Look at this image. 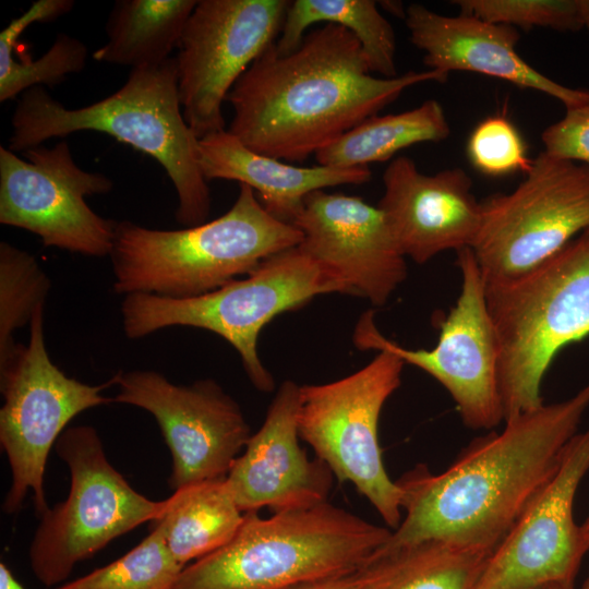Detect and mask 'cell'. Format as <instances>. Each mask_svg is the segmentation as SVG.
Returning <instances> with one entry per match:
<instances>
[{
	"mask_svg": "<svg viewBox=\"0 0 589 589\" xmlns=\"http://www.w3.org/2000/svg\"><path fill=\"white\" fill-rule=\"evenodd\" d=\"M11 124L14 153L79 131L106 133L163 166L177 192L178 223L192 227L208 217L209 189L199 165V139L183 117L175 57L132 69L118 91L81 108L64 107L44 86L32 87L21 94Z\"/></svg>",
	"mask_w": 589,
	"mask_h": 589,
	"instance_id": "3957f363",
	"label": "cell"
},
{
	"mask_svg": "<svg viewBox=\"0 0 589 589\" xmlns=\"http://www.w3.org/2000/svg\"><path fill=\"white\" fill-rule=\"evenodd\" d=\"M290 1L197 0L176 58L184 120L195 136L225 131L223 104L281 31Z\"/></svg>",
	"mask_w": 589,
	"mask_h": 589,
	"instance_id": "4fadbf2b",
	"label": "cell"
},
{
	"mask_svg": "<svg viewBox=\"0 0 589 589\" xmlns=\"http://www.w3.org/2000/svg\"><path fill=\"white\" fill-rule=\"evenodd\" d=\"M410 41L423 51L430 70L470 71L534 89L560 100L565 108L589 101V91L564 86L526 62L517 52L520 35L513 26L472 15H443L419 3L406 9Z\"/></svg>",
	"mask_w": 589,
	"mask_h": 589,
	"instance_id": "ffe728a7",
	"label": "cell"
},
{
	"mask_svg": "<svg viewBox=\"0 0 589 589\" xmlns=\"http://www.w3.org/2000/svg\"><path fill=\"white\" fill-rule=\"evenodd\" d=\"M472 245L484 281L516 277L589 228V165L541 152L510 193L481 201Z\"/></svg>",
	"mask_w": 589,
	"mask_h": 589,
	"instance_id": "8fae6325",
	"label": "cell"
},
{
	"mask_svg": "<svg viewBox=\"0 0 589 589\" xmlns=\"http://www.w3.org/2000/svg\"><path fill=\"white\" fill-rule=\"evenodd\" d=\"M456 265L461 276L460 292L441 323L434 348L408 349L386 338L371 310L359 318L353 344L361 350L392 352L405 364L426 372L449 393L467 428L489 430L504 421L497 339L486 305L485 283L471 248L457 252Z\"/></svg>",
	"mask_w": 589,
	"mask_h": 589,
	"instance_id": "7c38bea8",
	"label": "cell"
},
{
	"mask_svg": "<svg viewBox=\"0 0 589 589\" xmlns=\"http://www.w3.org/2000/svg\"><path fill=\"white\" fill-rule=\"evenodd\" d=\"M27 345H17L0 363V443L11 468V485L2 504L17 513L28 491L40 517L49 509L44 473L51 447L67 424L80 412L112 401L101 392L115 384L112 377L89 385L67 376L50 359L44 339V306L31 320Z\"/></svg>",
	"mask_w": 589,
	"mask_h": 589,
	"instance_id": "30bf717a",
	"label": "cell"
},
{
	"mask_svg": "<svg viewBox=\"0 0 589 589\" xmlns=\"http://www.w3.org/2000/svg\"><path fill=\"white\" fill-rule=\"evenodd\" d=\"M197 0H117L106 23L107 41L94 60L132 69L171 58Z\"/></svg>",
	"mask_w": 589,
	"mask_h": 589,
	"instance_id": "603a6c76",
	"label": "cell"
},
{
	"mask_svg": "<svg viewBox=\"0 0 589 589\" xmlns=\"http://www.w3.org/2000/svg\"><path fill=\"white\" fill-rule=\"evenodd\" d=\"M55 446L69 466L70 492L41 516L28 553L35 577L47 587L64 581L79 562L113 539L159 518L166 507V500L140 494L112 467L93 426L68 428Z\"/></svg>",
	"mask_w": 589,
	"mask_h": 589,
	"instance_id": "ba28073f",
	"label": "cell"
},
{
	"mask_svg": "<svg viewBox=\"0 0 589 589\" xmlns=\"http://www.w3.org/2000/svg\"><path fill=\"white\" fill-rule=\"evenodd\" d=\"M484 283L505 422L544 404L555 356L589 335V228L528 272Z\"/></svg>",
	"mask_w": 589,
	"mask_h": 589,
	"instance_id": "8992f818",
	"label": "cell"
},
{
	"mask_svg": "<svg viewBox=\"0 0 589 589\" xmlns=\"http://www.w3.org/2000/svg\"><path fill=\"white\" fill-rule=\"evenodd\" d=\"M588 407L589 383L474 438L443 472L418 465L404 473L396 482L405 515L373 555L424 541L492 552L557 471Z\"/></svg>",
	"mask_w": 589,
	"mask_h": 589,
	"instance_id": "6da1fadb",
	"label": "cell"
},
{
	"mask_svg": "<svg viewBox=\"0 0 589 589\" xmlns=\"http://www.w3.org/2000/svg\"><path fill=\"white\" fill-rule=\"evenodd\" d=\"M577 3L581 27L589 31V0H577Z\"/></svg>",
	"mask_w": 589,
	"mask_h": 589,
	"instance_id": "e575fe53",
	"label": "cell"
},
{
	"mask_svg": "<svg viewBox=\"0 0 589 589\" xmlns=\"http://www.w3.org/2000/svg\"><path fill=\"white\" fill-rule=\"evenodd\" d=\"M390 533L329 502L267 518L248 512L233 538L185 566L172 589H284L352 574Z\"/></svg>",
	"mask_w": 589,
	"mask_h": 589,
	"instance_id": "5b68a950",
	"label": "cell"
},
{
	"mask_svg": "<svg viewBox=\"0 0 589 589\" xmlns=\"http://www.w3.org/2000/svg\"><path fill=\"white\" fill-rule=\"evenodd\" d=\"M50 281L35 257L10 243H0V363L16 350L15 330L31 323L44 306Z\"/></svg>",
	"mask_w": 589,
	"mask_h": 589,
	"instance_id": "4316f807",
	"label": "cell"
},
{
	"mask_svg": "<svg viewBox=\"0 0 589 589\" xmlns=\"http://www.w3.org/2000/svg\"><path fill=\"white\" fill-rule=\"evenodd\" d=\"M113 401L140 407L156 419L170 449L169 485L175 491L226 478L251 437L238 402L215 381L176 385L155 371L115 376Z\"/></svg>",
	"mask_w": 589,
	"mask_h": 589,
	"instance_id": "9a60e30c",
	"label": "cell"
},
{
	"mask_svg": "<svg viewBox=\"0 0 589 589\" xmlns=\"http://www.w3.org/2000/svg\"><path fill=\"white\" fill-rule=\"evenodd\" d=\"M299 400L300 385L284 381L226 477L243 513L268 508L278 514L328 502L334 474L321 459L310 460L299 444Z\"/></svg>",
	"mask_w": 589,
	"mask_h": 589,
	"instance_id": "ac0fdd59",
	"label": "cell"
},
{
	"mask_svg": "<svg viewBox=\"0 0 589 589\" xmlns=\"http://www.w3.org/2000/svg\"><path fill=\"white\" fill-rule=\"evenodd\" d=\"M459 13L524 29L581 31L577 0H455Z\"/></svg>",
	"mask_w": 589,
	"mask_h": 589,
	"instance_id": "f546056e",
	"label": "cell"
},
{
	"mask_svg": "<svg viewBox=\"0 0 589 589\" xmlns=\"http://www.w3.org/2000/svg\"><path fill=\"white\" fill-rule=\"evenodd\" d=\"M548 589H577L575 587V584H560V585H554Z\"/></svg>",
	"mask_w": 589,
	"mask_h": 589,
	"instance_id": "74e56055",
	"label": "cell"
},
{
	"mask_svg": "<svg viewBox=\"0 0 589 589\" xmlns=\"http://www.w3.org/2000/svg\"><path fill=\"white\" fill-rule=\"evenodd\" d=\"M13 50L0 48V101H8L25 91L62 83L69 74L80 73L86 65L87 47L80 39L59 34L49 50L37 60L22 62Z\"/></svg>",
	"mask_w": 589,
	"mask_h": 589,
	"instance_id": "f1b7e54d",
	"label": "cell"
},
{
	"mask_svg": "<svg viewBox=\"0 0 589 589\" xmlns=\"http://www.w3.org/2000/svg\"><path fill=\"white\" fill-rule=\"evenodd\" d=\"M467 153L473 167L491 177L516 171L525 175L532 164L516 127L500 116L488 117L474 128L468 140Z\"/></svg>",
	"mask_w": 589,
	"mask_h": 589,
	"instance_id": "4dcf8cb0",
	"label": "cell"
},
{
	"mask_svg": "<svg viewBox=\"0 0 589 589\" xmlns=\"http://www.w3.org/2000/svg\"><path fill=\"white\" fill-rule=\"evenodd\" d=\"M326 293L346 294L339 280L297 245L268 257L245 278L201 296L127 294L121 304L122 325L130 339L169 326L213 332L238 351L255 388L272 392L274 378L257 352L261 330L275 316Z\"/></svg>",
	"mask_w": 589,
	"mask_h": 589,
	"instance_id": "52a82bcc",
	"label": "cell"
},
{
	"mask_svg": "<svg viewBox=\"0 0 589 589\" xmlns=\"http://www.w3.org/2000/svg\"><path fill=\"white\" fill-rule=\"evenodd\" d=\"M298 248L342 285L346 294L385 304L407 277L384 213L359 196L318 190L305 196L293 223Z\"/></svg>",
	"mask_w": 589,
	"mask_h": 589,
	"instance_id": "e0dca14e",
	"label": "cell"
},
{
	"mask_svg": "<svg viewBox=\"0 0 589 589\" xmlns=\"http://www.w3.org/2000/svg\"><path fill=\"white\" fill-rule=\"evenodd\" d=\"M0 589H25L5 563H0Z\"/></svg>",
	"mask_w": 589,
	"mask_h": 589,
	"instance_id": "836d02e7",
	"label": "cell"
},
{
	"mask_svg": "<svg viewBox=\"0 0 589 589\" xmlns=\"http://www.w3.org/2000/svg\"><path fill=\"white\" fill-rule=\"evenodd\" d=\"M578 589H589V573H588L585 581L582 582V585Z\"/></svg>",
	"mask_w": 589,
	"mask_h": 589,
	"instance_id": "f35d334b",
	"label": "cell"
},
{
	"mask_svg": "<svg viewBox=\"0 0 589 589\" xmlns=\"http://www.w3.org/2000/svg\"><path fill=\"white\" fill-rule=\"evenodd\" d=\"M243 517L223 478L176 490L152 527L161 531L168 549L185 567L228 543Z\"/></svg>",
	"mask_w": 589,
	"mask_h": 589,
	"instance_id": "7402d4cb",
	"label": "cell"
},
{
	"mask_svg": "<svg viewBox=\"0 0 589 589\" xmlns=\"http://www.w3.org/2000/svg\"><path fill=\"white\" fill-rule=\"evenodd\" d=\"M284 589H362L359 573L306 581Z\"/></svg>",
	"mask_w": 589,
	"mask_h": 589,
	"instance_id": "d6a6232c",
	"label": "cell"
},
{
	"mask_svg": "<svg viewBox=\"0 0 589 589\" xmlns=\"http://www.w3.org/2000/svg\"><path fill=\"white\" fill-rule=\"evenodd\" d=\"M197 159L206 181L224 179L247 184L259 193L268 214L291 225L310 193L363 184L372 177L369 167L292 166L249 149L228 130L200 139Z\"/></svg>",
	"mask_w": 589,
	"mask_h": 589,
	"instance_id": "44dd1931",
	"label": "cell"
},
{
	"mask_svg": "<svg viewBox=\"0 0 589 589\" xmlns=\"http://www.w3.org/2000/svg\"><path fill=\"white\" fill-rule=\"evenodd\" d=\"M405 362L388 351L340 380L300 386L299 436L340 482H350L390 530L402 519V492L386 472L378 421L400 386Z\"/></svg>",
	"mask_w": 589,
	"mask_h": 589,
	"instance_id": "9c48e42d",
	"label": "cell"
},
{
	"mask_svg": "<svg viewBox=\"0 0 589 589\" xmlns=\"http://www.w3.org/2000/svg\"><path fill=\"white\" fill-rule=\"evenodd\" d=\"M302 232L264 208L253 189L240 184L228 212L178 230L116 223L110 253L119 294L191 298L249 275L268 257L297 247Z\"/></svg>",
	"mask_w": 589,
	"mask_h": 589,
	"instance_id": "277c9868",
	"label": "cell"
},
{
	"mask_svg": "<svg viewBox=\"0 0 589 589\" xmlns=\"http://www.w3.org/2000/svg\"><path fill=\"white\" fill-rule=\"evenodd\" d=\"M447 77L430 69L375 76L357 37L326 23L293 51L279 53L274 43L252 62L227 96L235 112L228 131L255 153L299 163L376 116L406 88Z\"/></svg>",
	"mask_w": 589,
	"mask_h": 589,
	"instance_id": "7a4b0ae2",
	"label": "cell"
},
{
	"mask_svg": "<svg viewBox=\"0 0 589 589\" xmlns=\"http://www.w3.org/2000/svg\"><path fill=\"white\" fill-rule=\"evenodd\" d=\"M384 213L407 257L424 264L441 252L472 248L481 225V202L461 168L423 175L406 156L393 159L383 173Z\"/></svg>",
	"mask_w": 589,
	"mask_h": 589,
	"instance_id": "d6986e66",
	"label": "cell"
},
{
	"mask_svg": "<svg viewBox=\"0 0 589 589\" xmlns=\"http://www.w3.org/2000/svg\"><path fill=\"white\" fill-rule=\"evenodd\" d=\"M589 470V426L568 442L557 471L490 554L476 589H548L575 584L589 550L573 507Z\"/></svg>",
	"mask_w": 589,
	"mask_h": 589,
	"instance_id": "2e32d148",
	"label": "cell"
},
{
	"mask_svg": "<svg viewBox=\"0 0 589 589\" xmlns=\"http://www.w3.org/2000/svg\"><path fill=\"white\" fill-rule=\"evenodd\" d=\"M383 8L388 10L390 13L400 16L405 20L406 10L402 9L401 3L394 1H382L380 2Z\"/></svg>",
	"mask_w": 589,
	"mask_h": 589,
	"instance_id": "d590c367",
	"label": "cell"
},
{
	"mask_svg": "<svg viewBox=\"0 0 589 589\" xmlns=\"http://www.w3.org/2000/svg\"><path fill=\"white\" fill-rule=\"evenodd\" d=\"M491 553L424 541L372 555L358 573L362 589H476Z\"/></svg>",
	"mask_w": 589,
	"mask_h": 589,
	"instance_id": "cb8c5ba5",
	"label": "cell"
},
{
	"mask_svg": "<svg viewBox=\"0 0 589 589\" xmlns=\"http://www.w3.org/2000/svg\"><path fill=\"white\" fill-rule=\"evenodd\" d=\"M183 568L161 531L152 527L149 534L123 556L57 589H172Z\"/></svg>",
	"mask_w": 589,
	"mask_h": 589,
	"instance_id": "83f0119b",
	"label": "cell"
},
{
	"mask_svg": "<svg viewBox=\"0 0 589 589\" xmlns=\"http://www.w3.org/2000/svg\"><path fill=\"white\" fill-rule=\"evenodd\" d=\"M544 152L589 165V101L566 108L565 115L541 134Z\"/></svg>",
	"mask_w": 589,
	"mask_h": 589,
	"instance_id": "1f68e13d",
	"label": "cell"
},
{
	"mask_svg": "<svg viewBox=\"0 0 589 589\" xmlns=\"http://www.w3.org/2000/svg\"><path fill=\"white\" fill-rule=\"evenodd\" d=\"M450 133L442 105L435 99L413 109L373 116L315 154L321 166L368 167L390 159L398 151L423 142H441Z\"/></svg>",
	"mask_w": 589,
	"mask_h": 589,
	"instance_id": "d4e9b609",
	"label": "cell"
},
{
	"mask_svg": "<svg viewBox=\"0 0 589 589\" xmlns=\"http://www.w3.org/2000/svg\"><path fill=\"white\" fill-rule=\"evenodd\" d=\"M333 23L349 29L359 40L371 73L396 77V38L390 23L372 0L290 1L276 50L286 55L302 41L305 29L315 23Z\"/></svg>",
	"mask_w": 589,
	"mask_h": 589,
	"instance_id": "484cf974",
	"label": "cell"
},
{
	"mask_svg": "<svg viewBox=\"0 0 589 589\" xmlns=\"http://www.w3.org/2000/svg\"><path fill=\"white\" fill-rule=\"evenodd\" d=\"M581 530L587 543L589 544V513L585 522L581 525Z\"/></svg>",
	"mask_w": 589,
	"mask_h": 589,
	"instance_id": "8d00e7d4",
	"label": "cell"
},
{
	"mask_svg": "<svg viewBox=\"0 0 589 589\" xmlns=\"http://www.w3.org/2000/svg\"><path fill=\"white\" fill-rule=\"evenodd\" d=\"M24 156L0 146V223L37 235L45 247L110 255L117 221L96 214L85 199L108 193L111 179L80 168L67 141Z\"/></svg>",
	"mask_w": 589,
	"mask_h": 589,
	"instance_id": "5bb4252c",
	"label": "cell"
}]
</instances>
